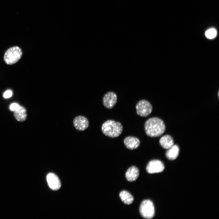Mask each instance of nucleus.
<instances>
[{"label":"nucleus","mask_w":219,"mask_h":219,"mask_svg":"<svg viewBox=\"0 0 219 219\" xmlns=\"http://www.w3.org/2000/svg\"><path fill=\"white\" fill-rule=\"evenodd\" d=\"M144 128L146 134L153 137H159L165 131V124L161 119L158 117L148 119L144 123Z\"/></svg>","instance_id":"nucleus-1"},{"label":"nucleus","mask_w":219,"mask_h":219,"mask_svg":"<svg viewBox=\"0 0 219 219\" xmlns=\"http://www.w3.org/2000/svg\"><path fill=\"white\" fill-rule=\"evenodd\" d=\"M123 127L118 122L108 120L102 125L101 130L103 134L108 137L114 138L120 136L122 133Z\"/></svg>","instance_id":"nucleus-2"},{"label":"nucleus","mask_w":219,"mask_h":219,"mask_svg":"<svg viewBox=\"0 0 219 219\" xmlns=\"http://www.w3.org/2000/svg\"><path fill=\"white\" fill-rule=\"evenodd\" d=\"M22 55L21 49L15 46L9 49L5 52L4 59L8 64H12L17 62L21 58Z\"/></svg>","instance_id":"nucleus-3"},{"label":"nucleus","mask_w":219,"mask_h":219,"mask_svg":"<svg viewBox=\"0 0 219 219\" xmlns=\"http://www.w3.org/2000/svg\"><path fill=\"white\" fill-rule=\"evenodd\" d=\"M139 211L141 215L143 217L148 219L152 218L155 214V208L153 202L149 200H144L140 205Z\"/></svg>","instance_id":"nucleus-4"},{"label":"nucleus","mask_w":219,"mask_h":219,"mask_svg":"<svg viewBox=\"0 0 219 219\" xmlns=\"http://www.w3.org/2000/svg\"><path fill=\"white\" fill-rule=\"evenodd\" d=\"M136 108L137 114L142 117H146L149 115L152 110L151 103L144 99L139 101L137 104Z\"/></svg>","instance_id":"nucleus-5"},{"label":"nucleus","mask_w":219,"mask_h":219,"mask_svg":"<svg viewBox=\"0 0 219 219\" xmlns=\"http://www.w3.org/2000/svg\"><path fill=\"white\" fill-rule=\"evenodd\" d=\"M164 169L163 163L158 160H154L150 161L147 165L146 169L149 173H154L162 172Z\"/></svg>","instance_id":"nucleus-6"},{"label":"nucleus","mask_w":219,"mask_h":219,"mask_svg":"<svg viewBox=\"0 0 219 219\" xmlns=\"http://www.w3.org/2000/svg\"><path fill=\"white\" fill-rule=\"evenodd\" d=\"M73 124L77 130L83 131L88 128L89 125V122L86 117L79 115L76 116L74 118Z\"/></svg>","instance_id":"nucleus-7"},{"label":"nucleus","mask_w":219,"mask_h":219,"mask_svg":"<svg viewBox=\"0 0 219 219\" xmlns=\"http://www.w3.org/2000/svg\"><path fill=\"white\" fill-rule=\"evenodd\" d=\"M117 101V96L116 94L113 92H109L106 93L103 96V105L109 109L113 108Z\"/></svg>","instance_id":"nucleus-8"},{"label":"nucleus","mask_w":219,"mask_h":219,"mask_svg":"<svg viewBox=\"0 0 219 219\" xmlns=\"http://www.w3.org/2000/svg\"><path fill=\"white\" fill-rule=\"evenodd\" d=\"M47 180L49 186L52 190H57L60 188L61 184L60 180L54 174L48 173L47 176Z\"/></svg>","instance_id":"nucleus-9"},{"label":"nucleus","mask_w":219,"mask_h":219,"mask_svg":"<svg viewBox=\"0 0 219 219\" xmlns=\"http://www.w3.org/2000/svg\"><path fill=\"white\" fill-rule=\"evenodd\" d=\"M123 142L125 146L130 150L136 149L140 144L139 140L138 138L133 136L126 137L124 139Z\"/></svg>","instance_id":"nucleus-10"},{"label":"nucleus","mask_w":219,"mask_h":219,"mask_svg":"<svg viewBox=\"0 0 219 219\" xmlns=\"http://www.w3.org/2000/svg\"><path fill=\"white\" fill-rule=\"evenodd\" d=\"M139 175L138 169L135 166H132L129 168L125 174V177L127 181L133 182L136 180Z\"/></svg>","instance_id":"nucleus-11"},{"label":"nucleus","mask_w":219,"mask_h":219,"mask_svg":"<svg viewBox=\"0 0 219 219\" xmlns=\"http://www.w3.org/2000/svg\"><path fill=\"white\" fill-rule=\"evenodd\" d=\"M159 142L162 147L165 149L169 148L174 145L173 138L169 135L162 137L160 138Z\"/></svg>","instance_id":"nucleus-12"},{"label":"nucleus","mask_w":219,"mask_h":219,"mask_svg":"<svg viewBox=\"0 0 219 219\" xmlns=\"http://www.w3.org/2000/svg\"><path fill=\"white\" fill-rule=\"evenodd\" d=\"M14 115L16 119L18 121L23 122L27 118L26 110L23 106H20L19 108L14 111Z\"/></svg>","instance_id":"nucleus-13"},{"label":"nucleus","mask_w":219,"mask_h":219,"mask_svg":"<svg viewBox=\"0 0 219 219\" xmlns=\"http://www.w3.org/2000/svg\"><path fill=\"white\" fill-rule=\"evenodd\" d=\"M179 149L178 146L176 145H173L169 148L166 152L167 158L169 160H173L178 157Z\"/></svg>","instance_id":"nucleus-14"},{"label":"nucleus","mask_w":219,"mask_h":219,"mask_svg":"<svg viewBox=\"0 0 219 219\" xmlns=\"http://www.w3.org/2000/svg\"><path fill=\"white\" fill-rule=\"evenodd\" d=\"M119 196L122 201L125 204L129 205L133 202L134 199L133 196L128 192L123 190L119 194Z\"/></svg>","instance_id":"nucleus-15"},{"label":"nucleus","mask_w":219,"mask_h":219,"mask_svg":"<svg viewBox=\"0 0 219 219\" xmlns=\"http://www.w3.org/2000/svg\"><path fill=\"white\" fill-rule=\"evenodd\" d=\"M205 35L206 37L208 39H214L217 35V30L214 28L210 29L206 31Z\"/></svg>","instance_id":"nucleus-16"},{"label":"nucleus","mask_w":219,"mask_h":219,"mask_svg":"<svg viewBox=\"0 0 219 219\" xmlns=\"http://www.w3.org/2000/svg\"><path fill=\"white\" fill-rule=\"evenodd\" d=\"M12 94V91L10 90L5 91L3 94V97L4 98L7 99L11 97Z\"/></svg>","instance_id":"nucleus-17"},{"label":"nucleus","mask_w":219,"mask_h":219,"mask_svg":"<svg viewBox=\"0 0 219 219\" xmlns=\"http://www.w3.org/2000/svg\"><path fill=\"white\" fill-rule=\"evenodd\" d=\"M20 106L16 103H13L10 106V109L12 111H15L18 109L19 107Z\"/></svg>","instance_id":"nucleus-18"}]
</instances>
